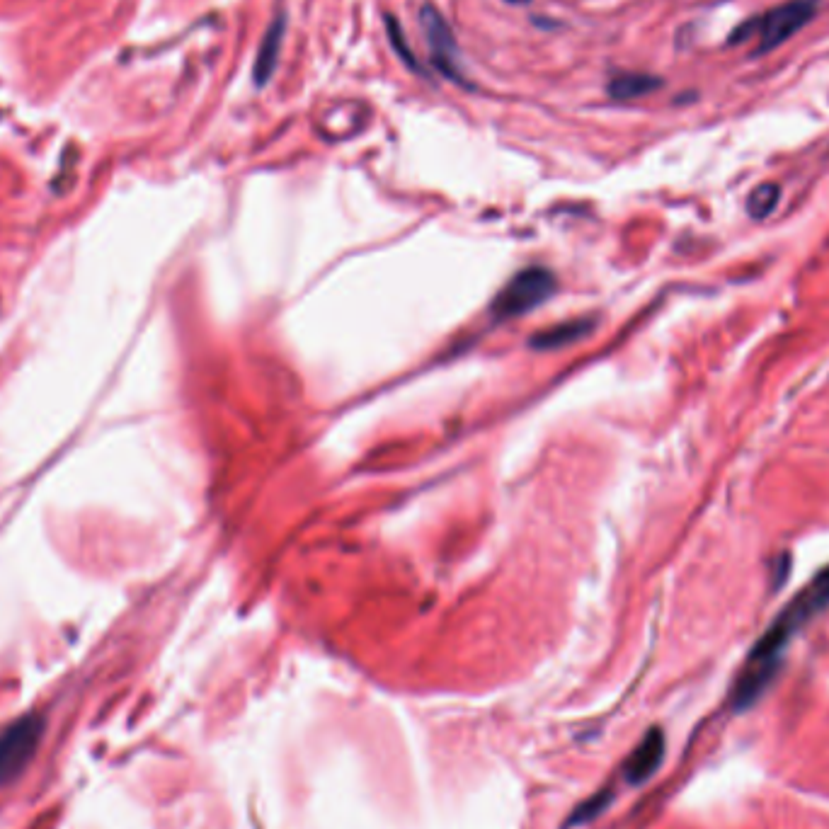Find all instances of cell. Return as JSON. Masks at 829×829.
<instances>
[{
	"mask_svg": "<svg viewBox=\"0 0 829 829\" xmlns=\"http://www.w3.org/2000/svg\"><path fill=\"white\" fill-rule=\"evenodd\" d=\"M825 606H829V568L822 570V573L817 575L786 609H783V614L771 623V628L764 633V638L754 645L750 660L745 662V670L740 672V679H737L735 684L733 699L740 711L752 706V703L764 694V689L771 684L776 670H779V662L783 653H786L791 638L796 636L805 623L813 619L817 611L825 609Z\"/></svg>",
	"mask_w": 829,
	"mask_h": 829,
	"instance_id": "cell-1",
	"label": "cell"
},
{
	"mask_svg": "<svg viewBox=\"0 0 829 829\" xmlns=\"http://www.w3.org/2000/svg\"><path fill=\"white\" fill-rule=\"evenodd\" d=\"M813 17V0H791V3H783L779 8L769 10V13L759 17V20L745 22V25L733 34V42H745V39L757 34V54H764V51L781 47L786 39H791L798 30H803Z\"/></svg>",
	"mask_w": 829,
	"mask_h": 829,
	"instance_id": "cell-2",
	"label": "cell"
},
{
	"mask_svg": "<svg viewBox=\"0 0 829 829\" xmlns=\"http://www.w3.org/2000/svg\"><path fill=\"white\" fill-rule=\"evenodd\" d=\"M44 733H47V720L39 713H27L13 720L0 733V788L13 783L32 764Z\"/></svg>",
	"mask_w": 829,
	"mask_h": 829,
	"instance_id": "cell-3",
	"label": "cell"
},
{
	"mask_svg": "<svg viewBox=\"0 0 829 829\" xmlns=\"http://www.w3.org/2000/svg\"><path fill=\"white\" fill-rule=\"evenodd\" d=\"M553 291V274L534 267L512 279L505 289L500 291L495 303L497 316H519V313L536 308L541 301H546Z\"/></svg>",
	"mask_w": 829,
	"mask_h": 829,
	"instance_id": "cell-4",
	"label": "cell"
},
{
	"mask_svg": "<svg viewBox=\"0 0 829 829\" xmlns=\"http://www.w3.org/2000/svg\"><path fill=\"white\" fill-rule=\"evenodd\" d=\"M422 27H425L427 44H430L432 59H434V64L439 66V71L447 73L449 78H461L456 39H454V34H451L447 22L442 20V15H439L437 10L425 8L422 10Z\"/></svg>",
	"mask_w": 829,
	"mask_h": 829,
	"instance_id": "cell-5",
	"label": "cell"
},
{
	"mask_svg": "<svg viewBox=\"0 0 829 829\" xmlns=\"http://www.w3.org/2000/svg\"><path fill=\"white\" fill-rule=\"evenodd\" d=\"M662 754H665V737L660 730H650V735L640 742L638 750L628 759L626 779L631 783H643L660 766Z\"/></svg>",
	"mask_w": 829,
	"mask_h": 829,
	"instance_id": "cell-6",
	"label": "cell"
},
{
	"mask_svg": "<svg viewBox=\"0 0 829 829\" xmlns=\"http://www.w3.org/2000/svg\"><path fill=\"white\" fill-rule=\"evenodd\" d=\"M282 37H284V17H279L270 30H267L265 39H262V44H260V51H257L255 71H253L257 85H265L274 73V68H277V56H279V49H282Z\"/></svg>",
	"mask_w": 829,
	"mask_h": 829,
	"instance_id": "cell-7",
	"label": "cell"
},
{
	"mask_svg": "<svg viewBox=\"0 0 829 829\" xmlns=\"http://www.w3.org/2000/svg\"><path fill=\"white\" fill-rule=\"evenodd\" d=\"M660 85V78L645 76V73H628V76H619L611 80L609 95L616 97V100H636V97L653 93Z\"/></svg>",
	"mask_w": 829,
	"mask_h": 829,
	"instance_id": "cell-8",
	"label": "cell"
},
{
	"mask_svg": "<svg viewBox=\"0 0 829 829\" xmlns=\"http://www.w3.org/2000/svg\"><path fill=\"white\" fill-rule=\"evenodd\" d=\"M776 202H779V187L776 185H759L757 190L750 194V202H747V211L754 216V219H764L774 211Z\"/></svg>",
	"mask_w": 829,
	"mask_h": 829,
	"instance_id": "cell-9",
	"label": "cell"
},
{
	"mask_svg": "<svg viewBox=\"0 0 829 829\" xmlns=\"http://www.w3.org/2000/svg\"><path fill=\"white\" fill-rule=\"evenodd\" d=\"M510 3H529V0H510Z\"/></svg>",
	"mask_w": 829,
	"mask_h": 829,
	"instance_id": "cell-10",
	"label": "cell"
}]
</instances>
